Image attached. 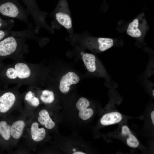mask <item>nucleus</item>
Listing matches in <instances>:
<instances>
[{"instance_id":"nucleus-1","label":"nucleus","mask_w":154,"mask_h":154,"mask_svg":"<svg viewBox=\"0 0 154 154\" xmlns=\"http://www.w3.org/2000/svg\"><path fill=\"white\" fill-rule=\"evenodd\" d=\"M42 72L39 64L28 63L24 60L16 61L0 68V81L5 84L39 87L43 79Z\"/></svg>"},{"instance_id":"nucleus-2","label":"nucleus","mask_w":154,"mask_h":154,"mask_svg":"<svg viewBox=\"0 0 154 154\" xmlns=\"http://www.w3.org/2000/svg\"><path fill=\"white\" fill-rule=\"evenodd\" d=\"M27 39L10 36L0 41V68L4 64L2 60L6 58H10L15 61L24 60L25 55L29 52Z\"/></svg>"},{"instance_id":"nucleus-3","label":"nucleus","mask_w":154,"mask_h":154,"mask_svg":"<svg viewBox=\"0 0 154 154\" xmlns=\"http://www.w3.org/2000/svg\"><path fill=\"white\" fill-rule=\"evenodd\" d=\"M0 13L4 16L21 21L31 27L28 18V12L17 0H9L1 4L0 5Z\"/></svg>"},{"instance_id":"nucleus-4","label":"nucleus","mask_w":154,"mask_h":154,"mask_svg":"<svg viewBox=\"0 0 154 154\" xmlns=\"http://www.w3.org/2000/svg\"><path fill=\"white\" fill-rule=\"evenodd\" d=\"M17 84L12 88L5 91L0 95V112H7L21 102L22 96L19 93V90L22 85Z\"/></svg>"},{"instance_id":"nucleus-5","label":"nucleus","mask_w":154,"mask_h":154,"mask_svg":"<svg viewBox=\"0 0 154 154\" xmlns=\"http://www.w3.org/2000/svg\"><path fill=\"white\" fill-rule=\"evenodd\" d=\"M27 7L28 13L33 17L35 26L34 29L38 30L42 22V15L37 4L35 0H22Z\"/></svg>"},{"instance_id":"nucleus-6","label":"nucleus","mask_w":154,"mask_h":154,"mask_svg":"<svg viewBox=\"0 0 154 154\" xmlns=\"http://www.w3.org/2000/svg\"><path fill=\"white\" fill-rule=\"evenodd\" d=\"M80 80L79 77L75 72H70L64 75L60 81L59 89L62 93H68L71 85L78 83Z\"/></svg>"},{"instance_id":"nucleus-7","label":"nucleus","mask_w":154,"mask_h":154,"mask_svg":"<svg viewBox=\"0 0 154 154\" xmlns=\"http://www.w3.org/2000/svg\"><path fill=\"white\" fill-rule=\"evenodd\" d=\"M90 104L88 100L84 97L80 98L76 103V108L79 111V116L83 120H86L89 119L94 114V111L92 109L87 108Z\"/></svg>"},{"instance_id":"nucleus-8","label":"nucleus","mask_w":154,"mask_h":154,"mask_svg":"<svg viewBox=\"0 0 154 154\" xmlns=\"http://www.w3.org/2000/svg\"><path fill=\"white\" fill-rule=\"evenodd\" d=\"M27 91L22 96L25 104L33 107L38 106L40 104V99L35 91L33 86H29Z\"/></svg>"},{"instance_id":"nucleus-9","label":"nucleus","mask_w":154,"mask_h":154,"mask_svg":"<svg viewBox=\"0 0 154 154\" xmlns=\"http://www.w3.org/2000/svg\"><path fill=\"white\" fill-rule=\"evenodd\" d=\"M39 123L36 121L32 122L30 127L31 137L33 141L39 142L42 141L45 138L46 131L43 127H39Z\"/></svg>"},{"instance_id":"nucleus-10","label":"nucleus","mask_w":154,"mask_h":154,"mask_svg":"<svg viewBox=\"0 0 154 154\" xmlns=\"http://www.w3.org/2000/svg\"><path fill=\"white\" fill-rule=\"evenodd\" d=\"M33 87L40 101L46 104H50L54 102L55 97L52 91L48 89L41 90L39 87Z\"/></svg>"},{"instance_id":"nucleus-11","label":"nucleus","mask_w":154,"mask_h":154,"mask_svg":"<svg viewBox=\"0 0 154 154\" xmlns=\"http://www.w3.org/2000/svg\"><path fill=\"white\" fill-rule=\"evenodd\" d=\"M37 121L40 125L46 129H51L55 126V122L50 117L48 111L45 109L40 110L38 114Z\"/></svg>"},{"instance_id":"nucleus-12","label":"nucleus","mask_w":154,"mask_h":154,"mask_svg":"<svg viewBox=\"0 0 154 154\" xmlns=\"http://www.w3.org/2000/svg\"><path fill=\"white\" fill-rule=\"evenodd\" d=\"M26 123L24 120L19 119L13 122L11 125V137L14 139H18L23 134Z\"/></svg>"},{"instance_id":"nucleus-13","label":"nucleus","mask_w":154,"mask_h":154,"mask_svg":"<svg viewBox=\"0 0 154 154\" xmlns=\"http://www.w3.org/2000/svg\"><path fill=\"white\" fill-rule=\"evenodd\" d=\"M122 119L121 115L119 113L112 112L104 115L101 118L100 122L102 125H107L119 123Z\"/></svg>"},{"instance_id":"nucleus-14","label":"nucleus","mask_w":154,"mask_h":154,"mask_svg":"<svg viewBox=\"0 0 154 154\" xmlns=\"http://www.w3.org/2000/svg\"><path fill=\"white\" fill-rule=\"evenodd\" d=\"M82 59L87 70L89 72H93L96 71V58L94 54L85 53L83 55Z\"/></svg>"},{"instance_id":"nucleus-15","label":"nucleus","mask_w":154,"mask_h":154,"mask_svg":"<svg viewBox=\"0 0 154 154\" xmlns=\"http://www.w3.org/2000/svg\"><path fill=\"white\" fill-rule=\"evenodd\" d=\"M122 133L124 135L128 136L129 137L127 139L126 142L127 144L129 146L135 148L138 146L139 143L138 140L132 134L127 126L124 125L122 127Z\"/></svg>"},{"instance_id":"nucleus-16","label":"nucleus","mask_w":154,"mask_h":154,"mask_svg":"<svg viewBox=\"0 0 154 154\" xmlns=\"http://www.w3.org/2000/svg\"><path fill=\"white\" fill-rule=\"evenodd\" d=\"M56 18L58 22L67 29H70L72 27L71 19L67 14L62 13H57Z\"/></svg>"},{"instance_id":"nucleus-17","label":"nucleus","mask_w":154,"mask_h":154,"mask_svg":"<svg viewBox=\"0 0 154 154\" xmlns=\"http://www.w3.org/2000/svg\"><path fill=\"white\" fill-rule=\"evenodd\" d=\"M139 21L137 19H134L129 23L127 29V34L130 36L138 37L141 36V32L138 28Z\"/></svg>"},{"instance_id":"nucleus-18","label":"nucleus","mask_w":154,"mask_h":154,"mask_svg":"<svg viewBox=\"0 0 154 154\" xmlns=\"http://www.w3.org/2000/svg\"><path fill=\"white\" fill-rule=\"evenodd\" d=\"M11 125L5 121L0 122V134L5 140L9 139L11 137Z\"/></svg>"},{"instance_id":"nucleus-19","label":"nucleus","mask_w":154,"mask_h":154,"mask_svg":"<svg viewBox=\"0 0 154 154\" xmlns=\"http://www.w3.org/2000/svg\"><path fill=\"white\" fill-rule=\"evenodd\" d=\"M99 48L102 52L112 47L114 45V41L110 38H99L98 39Z\"/></svg>"},{"instance_id":"nucleus-20","label":"nucleus","mask_w":154,"mask_h":154,"mask_svg":"<svg viewBox=\"0 0 154 154\" xmlns=\"http://www.w3.org/2000/svg\"><path fill=\"white\" fill-rule=\"evenodd\" d=\"M4 25L7 26L11 28H13L14 25V21L12 19L10 20L5 22L3 21L0 18V28Z\"/></svg>"},{"instance_id":"nucleus-21","label":"nucleus","mask_w":154,"mask_h":154,"mask_svg":"<svg viewBox=\"0 0 154 154\" xmlns=\"http://www.w3.org/2000/svg\"><path fill=\"white\" fill-rule=\"evenodd\" d=\"M151 117L152 121V123L154 125V111H152L151 114Z\"/></svg>"},{"instance_id":"nucleus-22","label":"nucleus","mask_w":154,"mask_h":154,"mask_svg":"<svg viewBox=\"0 0 154 154\" xmlns=\"http://www.w3.org/2000/svg\"><path fill=\"white\" fill-rule=\"evenodd\" d=\"M73 154H85L86 153L81 151H77L74 152Z\"/></svg>"},{"instance_id":"nucleus-23","label":"nucleus","mask_w":154,"mask_h":154,"mask_svg":"<svg viewBox=\"0 0 154 154\" xmlns=\"http://www.w3.org/2000/svg\"><path fill=\"white\" fill-rule=\"evenodd\" d=\"M152 94L153 96H154V90H153V92H152Z\"/></svg>"},{"instance_id":"nucleus-24","label":"nucleus","mask_w":154,"mask_h":154,"mask_svg":"<svg viewBox=\"0 0 154 154\" xmlns=\"http://www.w3.org/2000/svg\"><path fill=\"white\" fill-rule=\"evenodd\" d=\"M3 83L2 82H0V84H1Z\"/></svg>"}]
</instances>
